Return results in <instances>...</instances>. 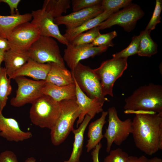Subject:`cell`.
I'll use <instances>...</instances> for the list:
<instances>
[{
  "label": "cell",
  "instance_id": "6da1fadb",
  "mask_svg": "<svg viewBox=\"0 0 162 162\" xmlns=\"http://www.w3.org/2000/svg\"><path fill=\"white\" fill-rule=\"evenodd\" d=\"M135 113L131 134L135 145L145 154L152 155L162 149V113Z\"/></svg>",
  "mask_w": 162,
  "mask_h": 162
},
{
  "label": "cell",
  "instance_id": "7a4b0ae2",
  "mask_svg": "<svg viewBox=\"0 0 162 162\" xmlns=\"http://www.w3.org/2000/svg\"><path fill=\"white\" fill-rule=\"evenodd\" d=\"M126 113H162V86L150 83L140 87L125 100Z\"/></svg>",
  "mask_w": 162,
  "mask_h": 162
},
{
  "label": "cell",
  "instance_id": "3957f363",
  "mask_svg": "<svg viewBox=\"0 0 162 162\" xmlns=\"http://www.w3.org/2000/svg\"><path fill=\"white\" fill-rule=\"evenodd\" d=\"M32 104L29 111V117L32 123L40 128L51 130L61 114L60 102L43 94Z\"/></svg>",
  "mask_w": 162,
  "mask_h": 162
},
{
  "label": "cell",
  "instance_id": "277c9868",
  "mask_svg": "<svg viewBox=\"0 0 162 162\" xmlns=\"http://www.w3.org/2000/svg\"><path fill=\"white\" fill-rule=\"evenodd\" d=\"M61 112L60 116L53 127L50 130L52 144L58 146L63 142L74 129L73 126L80 113L76 97L60 102Z\"/></svg>",
  "mask_w": 162,
  "mask_h": 162
},
{
  "label": "cell",
  "instance_id": "5b68a950",
  "mask_svg": "<svg viewBox=\"0 0 162 162\" xmlns=\"http://www.w3.org/2000/svg\"><path fill=\"white\" fill-rule=\"evenodd\" d=\"M127 58H112L104 61L99 67L93 69L100 80L104 96H113L114 84L127 69Z\"/></svg>",
  "mask_w": 162,
  "mask_h": 162
},
{
  "label": "cell",
  "instance_id": "8992f818",
  "mask_svg": "<svg viewBox=\"0 0 162 162\" xmlns=\"http://www.w3.org/2000/svg\"><path fill=\"white\" fill-rule=\"evenodd\" d=\"M27 52L29 58L38 63L53 62L65 66L58 43L52 38L40 36Z\"/></svg>",
  "mask_w": 162,
  "mask_h": 162
},
{
  "label": "cell",
  "instance_id": "52a82bcc",
  "mask_svg": "<svg viewBox=\"0 0 162 162\" xmlns=\"http://www.w3.org/2000/svg\"><path fill=\"white\" fill-rule=\"evenodd\" d=\"M108 125L104 135L106 139V152H109L113 142L121 145L128 137L132 130V122L130 118L122 121L119 118L116 108L111 107L107 111Z\"/></svg>",
  "mask_w": 162,
  "mask_h": 162
},
{
  "label": "cell",
  "instance_id": "ba28073f",
  "mask_svg": "<svg viewBox=\"0 0 162 162\" xmlns=\"http://www.w3.org/2000/svg\"><path fill=\"white\" fill-rule=\"evenodd\" d=\"M71 72L80 88L88 97L109 101L102 94L100 80L93 69L80 62Z\"/></svg>",
  "mask_w": 162,
  "mask_h": 162
},
{
  "label": "cell",
  "instance_id": "9c48e42d",
  "mask_svg": "<svg viewBox=\"0 0 162 162\" xmlns=\"http://www.w3.org/2000/svg\"><path fill=\"white\" fill-rule=\"evenodd\" d=\"M17 84V88L15 97L10 100L11 105L20 107L28 103H32L43 94L42 88L45 80H34L24 76L14 79Z\"/></svg>",
  "mask_w": 162,
  "mask_h": 162
},
{
  "label": "cell",
  "instance_id": "30bf717a",
  "mask_svg": "<svg viewBox=\"0 0 162 162\" xmlns=\"http://www.w3.org/2000/svg\"><path fill=\"white\" fill-rule=\"evenodd\" d=\"M40 36L35 24L29 22L21 24L13 30L8 39L10 50L19 53L26 52Z\"/></svg>",
  "mask_w": 162,
  "mask_h": 162
},
{
  "label": "cell",
  "instance_id": "8fae6325",
  "mask_svg": "<svg viewBox=\"0 0 162 162\" xmlns=\"http://www.w3.org/2000/svg\"><path fill=\"white\" fill-rule=\"evenodd\" d=\"M144 14L139 6L132 3L122 10L112 14L98 26L100 30L118 25L129 32L135 28L137 21Z\"/></svg>",
  "mask_w": 162,
  "mask_h": 162
},
{
  "label": "cell",
  "instance_id": "7c38bea8",
  "mask_svg": "<svg viewBox=\"0 0 162 162\" xmlns=\"http://www.w3.org/2000/svg\"><path fill=\"white\" fill-rule=\"evenodd\" d=\"M108 47L94 46L91 44L74 46L69 43L64 50L63 58L72 71L80 61L100 54L106 51Z\"/></svg>",
  "mask_w": 162,
  "mask_h": 162
},
{
  "label": "cell",
  "instance_id": "4fadbf2b",
  "mask_svg": "<svg viewBox=\"0 0 162 162\" xmlns=\"http://www.w3.org/2000/svg\"><path fill=\"white\" fill-rule=\"evenodd\" d=\"M32 20L31 22L38 28L40 36L55 38L61 43L67 46L69 42L62 34L58 26L54 22V18L44 10L32 11Z\"/></svg>",
  "mask_w": 162,
  "mask_h": 162
},
{
  "label": "cell",
  "instance_id": "5bb4252c",
  "mask_svg": "<svg viewBox=\"0 0 162 162\" xmlns=\"http://www.w3.org/2000/svg\"><path fill=\"white\" fill-rule=\"evenodd\" d=\"M101 5L83 9L54 19L58 26L64 25L66 29H70L81 26L87 21L98 16L103 12Z\"/></svg>",
  "mask_w": 162,
  "mask_h": 162
},
{
  "label": "cell",
  "instance_id": "9a60e30c",
  "mask_svg": "<svg viewBox=\"0 0 162 162\" xmlns=\"http://www.w3.org/2000/svg\"><path fill=\"white\" fill-rule=\"evenodd\" d=\"M74 81L76 85V102L80 110L76 122V126L78 127L86 115L89 116L92 118L96 114L103 111V106L105 101L96 98H89L82 91Z\"/></svg>",
  "mask_w": 162,
  "mask_h": 162
},
{
  "label": "cell",
  "instance_id": "2e32d148",
  "mask_svg": "<svg viewBox=\"0 0 162 162\" xmlns=\"http://www.w3.org/2000/svg\"><path fill=\"white\" fill-rule=\"evenodd\" d=\"M0 136L8 141L18 142L30 139L32 134L22 131L16 119L5 117L0 112Z\"/></svg>",
  "mask_w": 162,
  "mask_h": 162
},
{
  "label": "cell",
  "instance_id": "e0dca14e",
  "mask_svg": "<svg viewBox=\"0 0 162 162\" xmlns=\"http://www.w3.org/2000/svg\"><path fill=\"white\" fill-rule=\"evenodd\" d=\"M50 67L49 63H39L29 58L10 79H14L17 77L25 76L37 80H46Z\"/></svg>",
  "mask_w": 162,
  "mask_h": 162
},
{
  "label": "cell",
  "instance_id": "ac0fdd59",
  "mask_svg": "<svg viewBox=\"0 0 162 162\" xmlns=\"http://www.w3.org/2000/svg\"><path fill=\"white\" fill-rule=\"evenodd\" d=\"M50 69L46 81L56 85L63 86L74 83L71 72L65 66L53 63H49Z\"/></svg>",
  "mask_w": 162,
  "mask_h": 162
},
{
  "label": "cell",
  "instance_id": "d6986e66",
  "mask_svg": "<svg viewBox=\"0 0 162 162\" xmlns=\"http://www.w3.org/2000/svg\"><path fill=\"white\" fill-rule=\"evenodd\" d=\"M76 89L75 83L67 86H59L46 82L42 88V92L43 94L47 95L56 101L60 102L75 98Z\"/></svg>",
  "mask_w": 162,
  "mask_h": 162
},
{
  "label": "cell",
  "instance_id": "ffe728a7",
  "mask_svg": "<svg viewBox=\"0 0 162 162\" xmlns=\"http://www.w3.org/2000/svg\"><path fill=\"white\" fill-rule=\"evenodd\" d=\"M32 19L31 13L20 14L19 13L14 15H0V37L8 39L13 30L19 25L29 22Z\"/></svg>",
  "mask_w": 162,
  "mask_h": 162
},
{
  "label": "cell",
  "instance_id": "44dd1931",
  "mask_svg": "<svg viewBox=\"0 0 162 162\" xmlns=\"http://www.w3.org/2000/svg\"><path fill=\"white\" fill-rule=\"evenodd\" d=\"M108 114L107 111H102L100 117L89 125L88 133V140L86 146L87 152L94 149L104 137L102 130L106 122V118Z\"/></svg>",
  "mask_w": 162,
  "mask_h": 162
},
{
  "label": "cell",
  "instance_id": "7402d4cb",
  "mask_svg": "<svg viewBox=\"0 0 162 162\" xmlns=\"http://www.w3.org/2000/svg\"><path fill=\"white\" fill-rule=\"evenodd\" d=\"M116 12L112 10L104 11L98 16L87 21L79 27L71 29H66L65 33L63 35L69 43L80 33L98 26L112 14Z\"/></svg>",
  "mask_w": 162,
  "mask_h": 162
},
{
  "label": "cell",
  "instance_id": "603a6c76",
  "mask_svg": "<svg viewBox=\"0 0 162 162\" xmlns=\"http://www.w3.org/2000/svg\"><path fill=\"white\" fill-rule=\"evenodd\" d=\"M92 119L90 116L86 115L78 128L72 130V131L74 135L72 151L69 159L64 162H80V158L82 151L84 143V133Z\"/></svg>",
  "mask_w": 162,
  "mask_h": 162
},
{
  "label": "cell",
  "instance_id": "cb8c5ba5",
  "mask_svg": "<svg viewBox=\"0 0 162 162\" xmlns=\"http://www.w3.org/2000/svg\"><path fill=\"white\" fill-rule=\"evenodd\" d=\"M29 58L27 52L19 53L10 49L5 52L4 61L5 65L4 68L9 78L25 64Z\"/></svg>",
  "mask_w": 162,
  "mask_h": 162
},
{
  "label": "cell",
  "instance_id": "d4e9b609",
  "mask_svg": "<svg viewBox=\"0 0 162 162\" xmlns=\"http://www.w3.org/2000/svg\"><path fill=\"white\" fill-rule=\"evenodd\" d=\"M71 2L70 0H45L42 9L55 19L66 12L70 7Z\"/></svg>",
  "mask_w": 162,
  "mask_h": 162
},
{
  "label": "cell",
  "instance_id": "484cf974",
  "mask_svg": "<svg viewBox=\"0 0 162 162\" xmlns=\"http://www.w3.org/2000/svg\"><path fill=\"white\" fill-rule=\"evenodd\" d=\"M151 32L145 30L140 33L138 55L150 57L157 52V45L151 38Z\"/></svg>",
  "mask_w": 162,
  "mask_h": 162
},
{
  "label": "cell",
  "instance_id": "4316f807",
  "mask_svg": "<svg viewBox=\"0 0 162 162\" xmlns=\"http://www.w3.org/2000/svg\"><path fill=\"white\" fill-rule=\"evenodd\" d=\"M5 68L1 67L0 69V112L6 106L8 96L12 92L10 79L7 77Z\"/></svg>",
  "mask_w": 162,
  "mask_h": 162
},
{
  "label": "cell",
  "instance_id": "83f0119b",
  "mask_svg": "<svg viewBox=\"0 0 162 162\" xmlns=\"http://www.w3.org/2000/svg\"><path fill=\"white\" fill-rule=\"evenodd\" d=\"M100 34V29L97 26L86 32L80 33L69 43L74 46L90 44Z\"/></svg>",
  "mask_w": 162,
  "mask_h": 162
},
{
  "label": "cell",
  "instance_id": "f1b7e54d",
  "mask_svg": "<svg viewBox=\"0 0 162 162\" xmlns=\"http://www.w3.org/2000/svg\"><path fill=\"white\" fill-rule=\"evenodd\" d=\"M140 36H134L132 39L131 43L129 46L125 49L112 55L113 58H127L128 57L137 54Z\"/></svg>",
  "mask_w": 162,
  "mask_h": 162
},
{
  "label": "cell",
  "instance_id": "f546056e",
  "mask_svg": "<svg viewBox=\"0 0 162 162\" xmlns=\"http://www.w3.org/2000/svg\"><path fill=\"white\" fill-rule=\"evenodd\" d=\"M131 0H103L101 4L103 11L112 10L116 12L132 4Z\"/></svg>",
  "mask_w": 162,
  "mask_h": 162
},
{
  "label": "cell",
  "instance_id": "4dcf8cb0",
  "mask_svg": "<svg viewBox=\"0 0 162 162\" xmlns=\"http://www.w3.org/2000/svg\"><path fill=\"white\" fill-rule=\"evenodd\" d=\"M117 35L115 31L105 34H100L90 44L94 46H112L113 44L112 40Z\"/></svg>",
  "mask_w": 162,
  "mask_h": 162
},
{
  "label": "cell",
  "instance_id": "1f68e13d",
  "mask_svg": "<svg viewBox=\"0 0 162 162\" xmlns=\"http://www.w3.org/2000/svg\"><path fill=\"white\" fill-rule=\"evenodd\" d=\"M162 9V0H156L152 16L145 30L151 32L155 28L156 25L161 22L160 14Z\"/></svg>",
  "mask_w": 162,
  "mask_h": 162
},
{
  "label": "cell",
  "instance_id": "d6a6232c",
  "mask_svg": "<svg viewBox=\"0 0 162 162\" xmlns=\"http://www.w3.org/2000/svg\"><path fill=\"white\" fill-rule=\"evenodd\" d=\"M109 154L104 159L103 162H127L128 154L120 148L111 150Z\"/></svg>",
  "mask_w": 162,
  "mask_h": 162
},
{
  "label": "cell",
  "instance_id": "836d02e7",
  "mask_svg": "<svg viewBox=\"0 0 162 162\" xmlns=\"http://www.w3.org/2000/svg\"><path fill=\"white\" fill-rule=\"evenodd\" d=\"M100 0H72L71 1L73 12L101 5Z\"/></svg>",
  "mask_w": 162,
  "mask_h": 162
},
{
  "label": "cell",
  "instance_id": "e575fe53",
  "mask_svg": "<svg viewBox=\"0 0 162 162\" xmlns=\"http://www.w3.org/2000/svg\"><path fill=\"white\" fill-rule=\"evenodd\" d=\"M0 162H19L16 154L12 151L7 150L0 154Z\"/></svg>",
  "mask_w": 162,
  "mask_h": 162
},
{
  "label": "cell",
  "instance_id": "d590c367",
  "mask_svg": "<svg viewBox=\"0 0 162 162\" xmlns=\"http://www.w3.org/2000/svg\"><path fill=\"white\" fill-rule=\"evenodd\" d=\"M20 1V0H0V3L4 2L7 4L9 6L10 14L12 15L19 12L17 7Z\"/></svg>",
  "mask_w": 162,
  "mask_h": 162
},
{
  "label": "cell",
  "instance_id": "8d00e7d4",
  "mask_svg": "<svg viewBox=\"0 0 162 162\" xmlns=\"http://www.w3.org/2000/svg\"><path fill=\"white\" fill-rule=\"evenodd\" d=\"M102 146L101 143H99L93 149L91 153L93 162H99V154L100 150Z\"/></svg>",
  "mask_w": 162,
  "mask_h": 162
},
{
  "label": "cell",
  "instance_id": "74e56055",
  "mask_svg": "<svg viewBox=\"0 0 162 162\" xmlns=\"http://www.w3.org/2000/svg\"><path fill=\"white\" fill-rule=\"evenodd\" d=\"M10 49L8 40L0 37V50L5 52Z\"/></svg>",
  "mask_w": 162,
  "mask_h": 162
},
{
  "label": "cell",
  "instance_id": "f35d334b",
  "mask_svg": "<svg viewBox=\"0 0 162 162\" xmlns=\"http://www.w3.org/2000/svg\"><path fill=\"white\" fill-rule=\"evenodd\" d=\"M148 159L144 155L138 158L135 156H129L127 162H148Z\"/></svg>",
  "mask_w": 162,
  "mask_h": 162
},
{
  "label": "cell",
  "instance_id": "ab89813d",
  "mask_svg": "<svg viewBox=\"0 0 162 162\" xmlns=\"http://www.w3.org/2000/svg\"><path fill=\"white\" fill-rule=\"evenodd\" d=\"M148 162H162V159L160 158L154 157L151 159H148Z\"/></svg>",
  "mask_w": 162,
  "mask_h": 162
},
{
  "label": "cell",
  "instance_id": "60d3db41",
  "mask_svg": "<svg viewBox=\"0 0 162 162\" xmlns=\"http://www.w3.org/2000/svg\"><path fill=\"white\" fill-rule=\"evenodd\" d=\"M4 52H5L0 50V69L1 68V64L2 62L4 61Z\"/></svg>",
  "mask_w": 162,
  "mask_h": 162
},
{
  "label": "cell",
  "instance_id": "b9f144b4",
  "mask_svg": "<svg viewBox=\"0 0 162 162\" xmlns=\"http://www.w3.org/2000/svg\"><path fill=\"white\" fill-rule=\"evenodd\" d=\"M24 162H36V160L34 157H31L27 158Z\"/></svg>",
  "mask_w": 162,
  "mask_h": 162
}]
</instances>
